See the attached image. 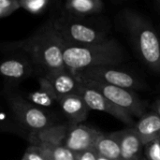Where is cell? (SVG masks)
<instances>
[{
    "label": "cell",
    "instance_id": "8992f818",
    "mask_svg": "<svg viewBox=\"0 0 160 160\" xmlns=\"http://www.w3.org/2000/svg\"><path fill=\"white\" fill-rule=\"evenodd\" d=\"M78 80L84 85L99 92L108 100L129 113L131 116L141 117L145 113L146 103L142 99H141L140 97H138L132 90L109 85L94 81L80 79Z\"/></svg>",
    "mask_w": 160,
    "mask_h": 160
},
{
    "label": "cell",
    "instance_id": "52a82bcc",
    "mask_svg": "<svg viewBox=\"0 0 160 160\" xmlns=\"http://www.w3.org/2000/svg\"><path fill=\"white\" fill-rule=\"evenodd\" d=\"M77 79L98 82L101 83L122 87L129 90H138L145 87V84L133 74L120 70L116 66H105L88 68L75 74Z\"/></svg>",
    "mask_w": 160,
    "mask_h": 160
},
{
    "label": "cell",
    "instance_id": "484cf974",
    "mask_svg": "<svg viewBox=\"0 0 160 160\" xmlns=\"http://www.w3.org/2000/svg\"><path fill=\"white\" fill-rule=\"evenodd\" d=\"M98 160H108V159H106L105 158H102V157L98 156Z\"/></svg>",
    "mask_w": 160,
    "mask_h": 160
},
{
    "label": "cell",
    "instance_id": "30bf717a",
    "mask_svg": "<svg viewBox=\"0 0 160 160\" xmlns=\"http://www.w3.org/2000/svg\"><path fill=\"white\" fill-rule=\"evenodd\" d=\"M99 130L83 124L69 125L63 144L71 152L80 154L96 147L99 138L102 136Z\"/></svg>",
    "mask_w": 160,
    "mask_h": 160
},
{
    "label": "cell",
    "instance_id": "7c38bea8",
    "mask_svg": "<svg viewBox=\"0 0 160 160\" xmlns=\"http://www.w3.org/2000/svg\"><path fill=\"white\" fill-rule=\"evenodd\" d=\"M112 136L117 141L120 146L121 157L123 160H141L143 145L142 141L133 130L132 128H128L120 131L111 133Z\"/></svg>",
    "mask_w": 160,
    "mask_h": 160
},
{
    "label": "cell",
    "instance_id": "6da1fadb",
    "mask_svg": "<svg viewBox=\"0 0 160 160\" xmlns=\"http://www.w3.org/2000/svg\"><path fill=\"white\" fill-rule=\"evenodd\" d=\"M1 48L7 53L25 54L35 65L38 76L66 69L63 58L65 42L51 18L26 38L2 43Z\"/></svg>",
    "mask_w": 160,
    "mask_h": 160
},
{
    "label": "cell",
    "instance_id": "ac0fdd59",
    "mask_svg": "<svg viewBox=\"0 0 160 160\" xmlns=\"http://www.w3.org/2000/svg\"><path fill=\"white\" fill-rule=\"evenodd\" d=\"M40 147L50 160H77V155L68 149L62 142H43Z\"/></svg>",
    "mask_w": 160,
    "mask_h": 160
},
{
    "label": "cell",
    "instance_id": "5bb4252c",
    "mask_svg": "<svg viewBox=\"0 0 160 160\" xmlns=\"http://www.w3.org/2000/svg\"><path fill=\"white\" fill-rule=\"evenodd\" d=\"M42 76L50 82L53 91L59 98L68 95H78L80 82L76 76L68 69Z\"/></svg>",
    "mask_w": 160,
    "mask_h": 160
},
{
    "label": "cell",
    "instance_id": "2e32d148",
    "mask_svg": "<svg viewBox=\"0 0 160 160\" xmlns=\"http://www.w3.org/2000/svg\"><path fill=\"white\" fill-rule=\"evenodd\" d=\"M38 81L39 83L38 89L28 93L24 98L30 103L39 107L41 109H48L53 107L55 104L58 105L59 98L53 91L50 82L42 75L38 76Z\"/></svg>",
    "mask_w": 160,
    "mask_h": 160
},
{
    "label": "cell",
    "instance_id": "9a60e30c",
    "mask_svg": "<svg viewBox=\"0 0 160 160\" xmlns=\"http://www.w3.org/2000/svg\"><path fill=\"white\" fill-rule=\"evenodd\" d=\"M142 145L160 138V117L155 112H145L132 127Z\"/></svg>",
    "mask_w": 160,
    "mask_h": 160
},
{
    "label": "cell",
    "instance_id": "ba28073f",
    "mask_svg": "<svg viewBox=\"0 0 160 160\" xmlns=\"http://www.w3.org/2000/svg\"><path fill=\"white\" fill-rule=\"evenodd\" d=\"M38 75L33 62L23 53L13 52L0 60V77L3 78L6 88L15 89L26 79Z\"/></svg>",
    "mask_w": 160,
    "mask_h": 160
},
{
    "label": "cell",
    "instance_id": "8fae6325",
    "mask_svg": "<svg viewBox=\"0 0 160 160\" xmlns=\"http://www.w3.org/2000/svg\"><path fill=\"white\" fill-rule=\"evenodd\" d=\"M103 9L104 3L101 0L58 1L56 10L52 17L60 16L69 20H84L90 16L100 13Z\"/></svg>",
    "mask_w": 160,
    "mask_h": 160
},
{
    "label": "cell",
    "instance_id": "4316f807",
    "mask_svg": "<svg viewBox=\"0 0 160 160\" xmlns=\"http://www.w3.org/2000/svg\"><path fill=\"white\" fill-rule=\"evenodd\" d=\"M158 9L160 10V1H158Z\"/></svg>",
    "mask_w": 160,
    "mask_h": 160
},
{
    "label": "cell",
    "instance_id": "d4e9b609",
    "mask_svg": "<svg viewBox=\"0 0 160 160\" xmlns=\"http://www.w3.org/2000/svg\"><path fill=\"white\" fill-rule=\"evenodd\" d=\"M154 112L160 117V98H158L154 104Z\"/></svg>",
    "mask_w": 160,
    "mask_h": 160
},
{
    "label": "cell",
    "instance_id": "603a6c76",
    "mask_svg": "<svg viewBox=\"0 0 160 160\" xmlns=\"http://www.w3.org/2000/svg\"><path fill=\"white\" fill-rule=\"evenodd\" d=\"M21 160H50L48 158V157H47V155L44 153V151L40 148V147H38V146H37V145H30L27 149H26V151H25V153H24V155H23V157H22V158Z\"/></svg>",
    "mask_w": 160,
    "mask_h": 160
},
{
    "label": "cell",
    "instance_id": "5b68a950",
    "mask_svg": "<svg viewBox=\"0 0 160 160\" xmlns=\"http://www.w3.org/2000/svg\"><path fill=\"white\" fill-rule=\"evenodd\" d=\"M56 31L68 45L86 46L100 43L108 38L107 30L84 20H69L60 16L51 18Z\"/></svg>",
    "mask_w": 160,
    "mask_h": 160
},
{
    "label": "cell",
    "instance_id": "4fadbf2b",
    "mask_svg": "<svg viewBox=\"0 0 160 160\" xmlns=\"http://www.w3.org/2000/svg\"><path fill=\"white\" fill-rule=\"evenodd\" d=\"M58 106L69 125L82 124L91 111L79 95H68L60 98Z\"/></svg>",
    "mask_w": 160,
    "mask_h": 160
},
{
    "label": "cell",
    "instance_id": "f1b7e54d",
    "mask_svg": "<svg viewBox=\"0 0 160 160\" xmlns=\"http://www.w3.org/2000/svg\"><path fill=\"white\" fill-rule=\"evenodd\" d=\"M159 142H160V138H159Z\"/></svg>",
    "mask_w": 160,
    "mask_h": 160
},
{
    "label": "cell",
    "instance_id": "277c9868",
    "mask_svg": "<svg viewBox=\"0 0 160 160\" xmlns=\"http://www.w3.org/2000/svg\"><path fill=\"white\" fill-rule=\"evenodd\" d=\"M3 96L14 120L29 135L42 132L56 125L48 112L30 103L14 89L5 87Z\"/></svg>",
    "mask_w": 160,
    "mask_h": 160
},
{
    "label": "cell",
    "instance_id": "3957f363",
    "mask_svg": "<svg viewBox=\"0 0 160 160\" xmlns=\"http://www.w3.org/2000/svg\"><path fill=\"white\" fill-rule=\"evenodd\" d=\"M121 20L139 58L150 69L160 73V38L154 26L129 8L122 11Z\"/></svg>",
    "mask_w": 160,
    "mask_h": 160
},
{
    "label": "cell",
    "instance_id": "e0dca14e",
    "mask_svg": "<svg viewBox=\"0 0 160 160\" xmlns=\"http://www.w3.org/2000/svg\"><path fill=\"white\" fill-rule=\"evenodd\" d=\"M98 156L108 160H123L121 157L120 146L112 134H102L96 144Z\"/></svg>",
    "mask_w": 160,
    "mask_h": 160
},
{
    "label": "cell",
    "instance_id": "83f0119b",
    "mask_svg": "<svg viewBox=\"0 0 160 160\" xmlns=\"http://www.w3.org/2000/svg\"><path fill=\"white\" fill-rule=\"evenodd\" d=\"M141 160H146V159H145V158H142V159H141Z\"/></svg>",
    "mask_w": 160,
    "mask_h": 160
},
{
    "label": "cell",
    "instance_id": "7402d4cb",
    "mask_svg": "<svg viewBox=\"0 0 160 160\" xmlns=\"http://www.w3.org/2000/svg\"><path fill=\"white\" fill-rule=\"evenodd\" d=\"M20 8V0H0V19L10 16Z\"/></svg>",
    "mask_w": 160,
    "mask_h": 160
},
{
    "label": "cell",
    "instance_id": "d6986e66",
    "mask_svg": "<svg viewBox=\"0 0 160 160\" xmlns=\"http://www.w3.org/2000/svg\"><path fill=\"white\" fill-rule=\"evenodd\" d=\"M58 1L52 0H20V8L32 15H43L49 11L55 12Z\"/></svg>",
    "mask_w": 160,
    "mask_h": 160
},
{
    "label": "cell",
    "instance_id": "9c48e42d",
    "mask_svg": "<svg viewBox=\"0 0 160 160\" xmlns=\"http://www.w3.org/2000/svg\"><path fill=\"white\" fill-rule=\"evenodd\" d=\"M78 95L83 99V101L90 110L106 112L130 127L134 124L133 116H131L129 113H128L118 106L112 103L97 90L84 85L81 82Z\"/></svg>",
    "mask_w": 160,
    "mask_h": 160
},
{
    "label": "cell",
    "instance_id": "ffe728a7",
    "mask_svg": "<svg viewBox=\"0 0 160 160\" xmlns=\"http://www.w3.org/2000/svg\"><path fill=\"white\" fill-rule=\"evenodd\" d=\"M0 132L15 133L23 136L26 139H28L29 136V134L14 120L9 111H5L2 106H0Z\"/></svg>",
    "mask_w": 160,
    "mask_h": 160
},
{
    "label": "cell",
    "instance_id": "7a4b0ae2",
    "mask_svg": "<svg viewBox=\"0 0 160 160\" xmlns=\"http://www.w3.org/2000/svg\"><path fill=\"white\" fill-rule=\"evenodd\" d=\"M125 50L113 38L86 46H75L65 43L64 64L66 69L76 73L98 67L117 66L125 60Z\"/></svg>",
    "mask_w": 160,
    "mask_h": 160
},
{
    "label": "cell",
    "instance_id": "cb8c5ba5",
    "mask_svg": "<svg viewBox=\"0 0 160 160\" xmlns=\"http://www.w3.org/2000/svg\"><path fill=\"white\" fill-rule=\"evenodd\" d=\"M98 154L96 148H92L80 154H77V160H98Z\"/></svg>",
    "mask_w": 160,
    "mask_h": 160
},
{
    "label": "cell",
    "instance_id": "44dd1931",
    "mask_svg": "<svg viewBox=\"0 0 160 160\" xmlns=\"http://www.w3.org/2000/svg\"><path fill=\"white\" fill-rule=\"evenodd\" d=\"M142 153L146 160H160L159 139H156L145 144Z\"/></svg>",
    "mask_w": 160,
    "mask_h": 160
}]
</instances>
